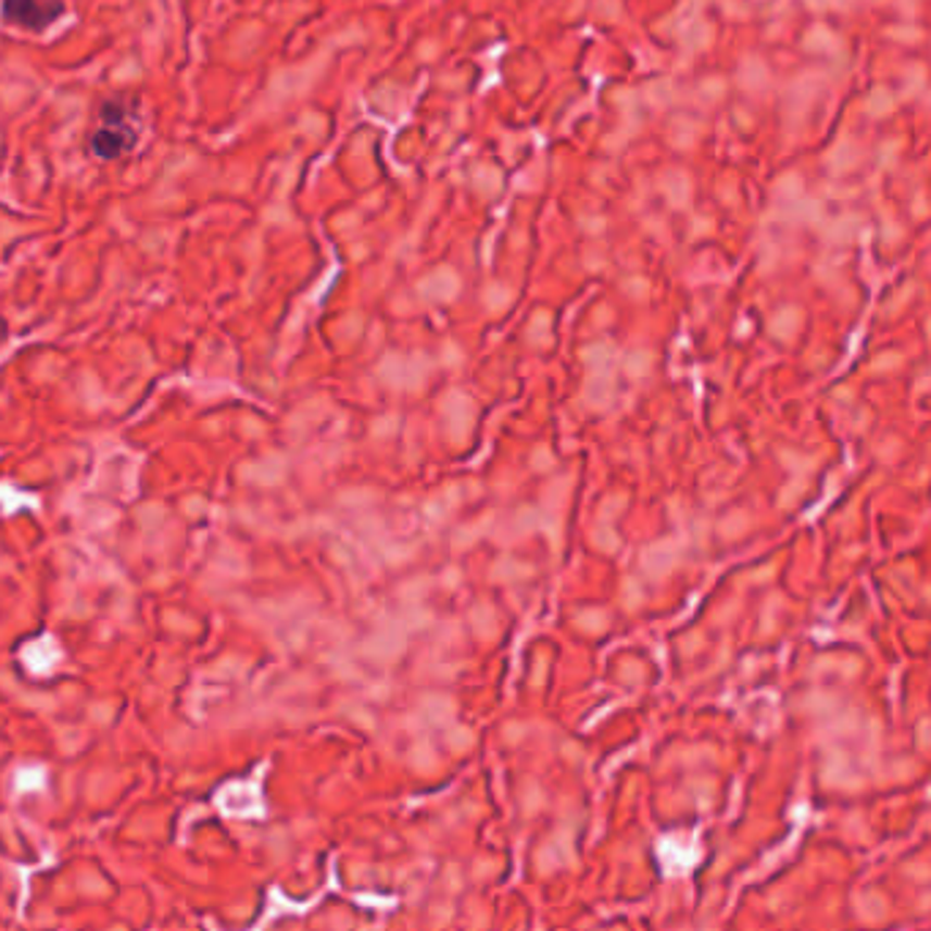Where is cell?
<instances>
[{"label": "cell", "mask_w": 931, "mask_h": 931, "mask_svg": "<svg viewBox=\"0 0 931 931\" xmlns=\"http://www.w3.org/2000/svg\"><path fill=\"white\" fill-rule=\"evenodd\" d=\"M137 142V110L131 99L115 96L108 99L99 110V124H96L90 148L99 159H121L129 153Z\"/></svg>", "instance_id": "6da1fadb"}, {"label": "cell", "mask_w": 931, "mask_h": 931, "mask_svg": "<svg viewBox=\"0 0 931 931\" xmlns=\"http://www.w3.org/2000/svg\"><path fill=\"white\" fill-rule=\"evenodd\" d=\"M63 14V0H3V17L28 30H45Z\"/></svg>", "instance_id": "7a4b0ae2"}, {"label": "cell", "mask_w": 931, "mask_h": 931, "mask_svg": "<svg viewBox=\"0 0 931 931\" xmlns=\"http://www.w3.org/2000/svg\"><path fill=\"white\" fill-rule=\"evenodd\" d=\"M424 292L432 298H451L456 292V276L449 274V271H438V274L424 285Z\"/></svg>", "instance_id": "3957f363"}]
</instances>
